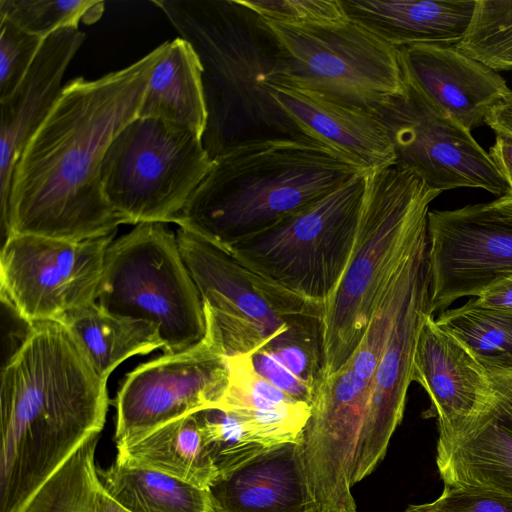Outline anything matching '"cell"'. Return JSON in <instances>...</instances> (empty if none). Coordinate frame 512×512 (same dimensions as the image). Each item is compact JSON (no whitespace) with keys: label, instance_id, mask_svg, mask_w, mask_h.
<instances>
[{"label":"cell","instance_id":"obj_1","mask_svg":"<svg viewBox=\"0 0 512 512\" xmlns=\"http://www.w3.org/2000/svg\"><path fill=\"white\" fill-rule=\"evenodd\" d=\"M167 44L121 70L63 86L14 167L3 242L13 234L83 241L116 233L121 222L104 194L103 160L138 117Z\"/></svg>","mask_w":512,"mask_h":512},{"label":"cell","instance_id":"obj_2","mask_svg":"<svg viewBox=\"0 0 512 512\" xmlns=\"http://www.w3.org/2000/svg\"><path fill=\"white\" fill-rule=\"evenodd\" d=\"M107 381L66 326H29L1 374L0 512H21L93 434L108 409Z\"/></svg>","mask_w":512,"mask_h":512},{"label":"cell","instance_id":"obj_3","mask_svg":"<svg viewBox=\"0 0 512 512\" xmlns=\"http://www.w3.org/2000/svg\"><path fill=\"white\" fill-rule=\"evenodd\" d=\"M152 2L199 56L207 108L202 142L212 160L248 141L305 137L272 96L281 49L257 14L240 0Z\"/></svg>","mask_w":512,"mask_h":512},{"label":"cell","instance_id":"obj_4","mask_svg":"<svg viewBox=\"0 0 512 512\" xmlns=\"http://www.w3.org/2000/svg\"><path fill=\"white\" fill-rule=\"evenodd\" d=\"M361 173L307 137L248 141L213 159L175 223L228 252Z\"/></svg>","mask_w":512,"mask_h":512},{"label":"cell","instance_id":"obj_5","mask_svg":"<svg viewBox=\"0 0 512 512\" xmlns=\"http://www.w3.org/2000/svg\"><path fill=\"white\" fill-rule=\"evenodd\" d=\"M440 193L395 165L366 173L352 253L322 306L321 379L337 372L359 344L385 286L427 228L429 206Z\"/></svg>","mask_w":512,"mask_h":512},{"label":"cell","instance_id":"obj_6","mask_svg":"<svg viewBox=\"0 0 512 512\" xmlns=\"http://www.w3.org/2000/svg\"><path fill=\"white\" fill-rule=\"evenodd\" d=\"M96 303L113 315L146 320L164 354L184 352L206 334L200 292L164 223H140L109 245Z\"/></svg>","mask_w":512,"mask_h":512},{"label":"cell","instance_id":"obj_7","mask_svg":"<svg viewBox=\"0 0 512 512\" xmlns=\"http://www.w3.org/2000/svg\"><path fill=\"white\" fill-rule=\"evenodd\" d=\"M365 175H356L227 253L251 272L323 305L352 253Z\"/></svg>","mask_w":512,"mask_h":512},{"label":"cell","instance_id":"obj_8","mask_svg":"<svg viewBox=\"0 0 512 512\" xmlns=\"http://www.w3.org/2000/svg\"><path fill=\"white\" fill-rule=\"evenodd\" d=\"M212 164L202 137L193 131L137 117L107 149L104 194L121 224L175 223Z\"/></svg>","mask_w":512,"mask_h":512},{"label":"cell","instance_id":"obj_9","mask_svg":"<svg viewBox=\"0 0 512 512\" xmlns=\"http://www.w3.org/2000/svg\"><path fill=\"white\" fill-rule=\"evenodd\" d=\"M261 20L281 49L277 84L309 88L372 112L406 91L398 48L349 18L314 26Z\"/></svg>","mask_w":512,"mask_h":512},{"label":"cell","instance_id":"obj_10","mask_svg":"<svg viewBox=\"0 0 512 512\" xmlns=\"http://www.w3.org/2000/svg\"><path fill=\"white\" fill-rule=\"evenodd\" d=\"M176 236L226 355H254L297 323L321 321V303L251 272L229 253L189 230L179 228Z\"/></svg>","mask_w":512,"mask_h":512},{"label":"cell","instance_id":"obj_11","mask_svg":"<svg viewBox=\"0 0 512 512\" xmlns=\"http://www.w3.org/2000/svg\"><path fill=\"white\" fill-rule=\"evenodd\" d=\"M115 234L83 241L10 235L0 256L2 302L28 326L63 323L96 303L106 251Z\"/></svg>","mask_w":512,"mask_h":512},{"label":"cell","instance_id":"obj_12","mask_svg":"<svg viewBox=\"0 0 512 512\" xmlns=\"http://www.w3.org/2000/svg\"><path fill=\"white\" fill-rule=\"evenodd\" d=\"M206 334L192 348L142 363L126 375L114 400L117 445L182 416L215 408L228 385L216 324L204 308Z\"/></svg>","mask_w":512,"mask_h":512},{"label":"cell","instance_id":"obj_13","mask_svg":"<svg viewBox=\"0 0 512 512\" xmlns=\"http://www.w3.org/2000/svg\"><path fill=\"white\" fill-rule=\"evenodd\" d=\"M373 112L391 139L394 165L430 188H481L499 197L509 193L505 178L471 132L431 108L409 86Z\"/></svg>","mask_w":512,"mask_h":512},{"label":"cell","instance_id":"obj_14","mask_svg":"<svg viewBox=\"0 0 512 512\" xmlns=\"http://www.w3.org/2000/svg\"><path fill=\"white\" fill-rule=\"evenodd\" d=\"M430 312L512 277V215L489 203L428 213Z\"/></svg>","mask_w":512,"mask_h":512},{"label":"cell","instance_id":"obj_15","mask_svg":"<svg viewBox=\"0 0 512 512\" xmlns=\"http://www.w3.org/2000/svg\"><path fill=\"white\" fill-rule=\"evenodd\" d=\"M428 249L426 230L416 242L409 279L372 379L355 484L371 474L383 460L390 439L403 418L408 388L413 382L419 333L431 314Z\"/></svg>","mask_w":512,"mask_h":512},{"label":"cell","instance_id":"obj_16","mask_svg":"<svg viewBox=\"0 0 512 512\" xmlns=\"http://www.w3.org/2000/svg\"><path fill=\"white\" fill-rule=\"evenodd\" d=\"M398 51L406 85L470 132L511 92L497 72L454 45L412 44Z\"/></svg>","mask_w":512,"mask_h":512},{"label":"cell","instance_id":"obj_17","mask_svg":"<svg viewBox=\"0 0 512 512\" xmlns=\"http://www.w3.org/2000/svg\"><path fill=\"white\" fill-rule=\"evenodd\" d=\"M84 40L85 34L76 27L50 34L19 86L0 101L1 229L7 219L14 167L59 98L65 71Z\"/></svg>","mask_w":512,"mask_h":512},{"label":"cell","instance_id":"obj_18","mask_svg":"<svg viewBox=\"0 0 512 512\" xmlns=\"http://www.w3.org/2000/svg\"><path fill=\"white\" fill-rule=\"evenodd\" d=\"M272 96L298 131L364 172L395 164L388 132L372 111L281 83Z\"/></svg>","mask_w":512,"mask_h":512},{"label":"cell","instance_id":"obj_19","mask_svg":"<svg viewBox=\"0 0 512 512\" xmlns=\"http://www.w3.org/2000/svg\"><path fill=\"white\" fill-rule=\"evenodd\" d=\"M412 381L419 383L430 397L438 417V439L450 438L463 429L482 410L492 392L491 376L432 314L419 333Z\"/></svg>","mask_w":512,"mask_h":512},{"label":"cell","instance_id":"obj_20","mask_svg":"<svg viewBox=\"0 0 512 512\" xmlns=\"http://www.w3.org/2000/svg\"><path fill=\"white\" fill-rule=\"evenodd\" d=\"M491 379L482 410L456 435L438 439L436 464L445 485L512 496V375Z\"/></svg>","mask_w":512,"mask_h":512},{"label":"cell","instance_id":"obj_21","mask_svg":"<svg viewBox=\"0 0 512 512\" xmlns=\"http://www.w3.org/2000/svg\"><path fill=\"white\" fill-rule=\"evenodd\" d=\"M214 512H318L302 442L262 447L209 487Z\"/></svg>","mask_w":512,"mask_h":512},{"label":"cell","instance_id":"obj_22","mask_svg":"<svg viewBox=\"0 0 512 512\" xmlns=\"http://www.w3.org/2000/svg\"><path fill=\"white\" fill-rule=\"evenodd\" d=\"M346 16L387 43L454 45L472 21L477 0H340Z\"/></svg>","mask_w":512,"mask_h":512},{"label":"cell","instance_id":"obj_23","mask_svg":"<svg viewBox=\"0 0 512 512\" xmlns=\"http://www.w3.org/2000/svg\"><path fill=\"white\" fill-rule=\"evenodd\" d=\"M200 411L117 445L115 461L156 470L209 489L218 470L205 441Z\"/></svg>","mask_w":512,"mask_h":512},{"label":"cell","instance_id":"obj_24","mask_svg":"<svg viewBox=\"0 0 512 512\" xmlns=\"http://www.w3.org/2000/svg\"><path fill=\"white\" fill-rule=\"evenodd\" d=\"M202 73L199 56L188 41H168L149 78L138 117L175 123L203 137L207 108Z\"/></svg>","mask_w":512,"mask_h":512},{"label":"cell","instance_id":"obj_25","mask_svg":"<svg viewBox=\"0 0 512 512\" xmlns=\"http://www.w3.org/2000/svg\"><path fill=\"white\" fill-rule=\"evenodd\" d=\"M62 324L96 374L105 381L126 359L164 347L153 323L113 315L97 303L70 315Z\"/></svg>","mask_w":512,"mask_h":512},{"label":"cell","instance_id":"obj_26","mask_svg":"<svg viewBox=\"0 0 512 512\" xmlns=\"http://www.w3.org/2000/svg\"><path fill=\"white\" fill-rule=\"evenodd\" d=\"M98 474L107 493L129 512H214L208 489L156 470L115 461Z\"/></svg>","mask_w":512,"mask_h":512},{"label":"cell","instance_id":"obj_27","mask_svg":"<svg viewBox=\"0 0 512 512\" xmlns=\"http://www.w3.org/2000/svg\"><path fill=\"white\" fill-rule=\"evenodd\" d=\"M90 436L35 492L21 512H127L105 490Z\"/></svg>","mask_w":512,"mask_h":512},{"label":"cell","instance_id":"obj_28","mask_svg":"<svg viewBox=\"0 0 512 512\" xmlns=\"http://www.w3.org/2000/svg\"><path fill=\"white\" fill-rule=\"evenodd\" d=\"M436 322L460 341L490 376L512 375V312L473 300L440 312Z\"/></svg>","mask_w":512,"mask_h":512},{"label":"cell","instance_id":"obj_29","mask_svg":"<svg viewBox=\"0 0 512 512\" xmlns=\"http://www.w3.org/2000/svg\"><path fill=\"white\" fill-rule=\"evenodd\" d=\"M454 46L495 72L512 69V0H477L470 26Z\"/></svg>","mask_w":512,"mask_h":512},{"label":"cell","instance_id":"obj_30","mask_svg":"<svg viewBox=\"0 0 512 512\" xmlns=\"http://www.w3.org/2000/svg\"><path fill=\"white\" fill-rule=\"evenodd\" d=\"M103 12V1L0 0V18L42 38L61 28H79L80 22L93 24Z\"/></svg>","mask_w":512,"mask_h":512},{"label":"cell","instance_id":"obj_31","mask_svg":"<svg viewBox=\"0 0 512 512\" xmlns=\"http://www.w3.org/2000/svg\"><path fill=\"white\" fill-rule=\"evenodd\" d=\"M226 364L228 385L215 408L262 414L298 401L256 370L252 354L226 355Z\"/></svg>","mask_w":512,"mask_h":512},{"label":"cell","instance_id":"obj_32","mask_svg":"<svg viewBox=\"0 0 512 512\" xmlns=\"http://www.w3.org/2000/svg\"><path fill=\"white\" fill-rule=\"evenodd\" d=\"M200 414L205 441L218 475L264 447L253 441L246 424L235 413L209 408L201 410Z\"/></svg>","mask_w":512,"mask_h":512},{"label":"cell","instance_id":"obj_33","mask_svg":"<svg viewBox=\"0 0 512 512\" xmlns=\"http://www.w3.org/2000/svg\"><path fill=\"white\" fill-rule=\"evenodd\" d=\"M44 40L10 20L0 18V101L19 86Z\"/></svg>","mask_w":512,"mask_h":512},{"label":"cell","instance_id":"obj_34","mask_svg":"<svg viewBox=\"0 0 512 512\" xmlns=\"http://www.w3.org/2000/svg\"><path fill=\"white\" fill-rule=\"evenodd\" d=\"M260 18L295 26L326 25L346 20L340 0H240Z\"/></svg>","mask_w":512,"mask_h":512},{"label":"cell","instance_id":"obj_35","mask_svg":"<svg viewBox=\"0 0 512 512\" xmlns=\"http://www.w3.org/2000/svg\"><path fill=\"white\" fill-rule=\"evenodd\" d=\"M404 512H512V496L482 487L444 484L435 500L411 504Z\"/></svg>","mask_w":512,"mask_h":512},{"label":"cell","instance_id":"obj_36","mask_svg":"<svg viewBox=\"0 0 512 512\" xmlns=\"http://www.w3.org/2000/svg\"><path fill=\"white\" fill-rule=\"evenodd\" d=\"M256 370L272 384L290 396L311 405L314 391L292 373L269 349L263 348L253 355Z\"/></svg>","mask_w":512,"mask_h":512},{"label":"cell","instance_id":"obj_37","mask_svg":"<svg viewBox=\"0 0 512 512\" xmlns=\"http://www.w3.org/2000/svg\"><path fill=\"white\" fill-rule=\"evenodd\" d=\"M494 132L496 137L489 156L509 186L507 195L512 196V135L503 131Z\"/></svg>","mask_w":512,"mask_h":512},{"label":"cell","instance_id":"obj_38","mask_svg":"<svg viewBox=\"0 0 512 512\" xmlns=\"http://www.w3.org/2000/svg\"><path fill=\"white\" fill-rule=\"evenodd\" d=\"M477 306L512 312V277L501 280L473 299Z\"/></svg>","mask_w":512,"mask_h":512},{"label":"cell","instance_id":"obj_39","mask_svg":"<svg viewBox=\"0 0 512 512\" xmlns=\"http://www.w3.org/2000/svg\"><path fill=\"white\" fill-rule=\"evenodd\" d=\"M485 124L493 131H503L512 135V91L489 111Z\"/></svg>","mask_w":512,"mask_h":512},{"label":"cell","instance_id":"obj_40","mask_svg":"<svg viewBox=\"0 0 512 512\" xmlns=\"http://www.w3.org/2000/svg\"><path fill=\"white\" fill-rule=\"evenodd\" d=\"M489 204L502 213L512 215V196L498 197Z\"/></svg>","mask_w":512,"mask_h":512}]
</instances>
